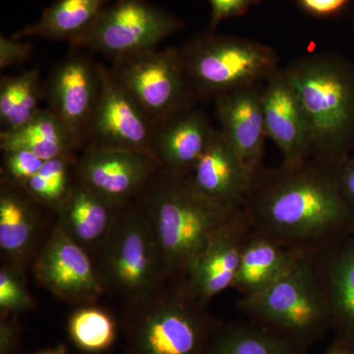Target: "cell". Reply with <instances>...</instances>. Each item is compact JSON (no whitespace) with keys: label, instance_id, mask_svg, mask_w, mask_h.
Segmentation results:
<instances>
[{"label":"cell","instance_id":"obj_30","mask_svg":"<svg viewBox=\"0 0 354 354\" xmlns=\"http://www.w3.org/2000/svg\"><path fill=\"white\" fill-rule=\"evenodd\" d=\"M46 160L26 150L2 152L1 181L22 186L43 167Z\"/></svg>","mask_w":354,"mask_h":354},{"label":"cell","instance_id":"obj_24","mask_svg":"<svg viewBox=\"0 0 354 354\" xmlns=\"http://www.w3.org/2000/svg\"><path fill=\"white\" fill-rule=\"evenodd\" d=\"M36 201L21 186L1 181L0 248L11 263L22 265L37 232Z\"/></svg>","mask_w":354,"mask_h":354},{"label":"cell","instance_id":"obj_19","mask_svg":"<svg viewBox=\"0 0 354 354\" xmlns=\"http://www.w3.org/2000/svg\"><path fill=\"white\" fill-rule=\"evenodd\" d=\"M312 257L332 329L339 337L354 339V234L312 252Z\"/></svg>","mask_w":354,"mask_h":354},{"label":"cell","instance_id":"obj_21","mask_svg":"<svg viewBox=\"0 0 354 354\" xmlns=\"http://www.w3.org/2000/svg\"><path fill=\"white\" fill-rule=\"evenodd\" d=\"M118 209L75 179L55 211L57 225L86 250H95L109 234Z\"/></svg>","mask_w":354,"mask_h":354},{"label":"cell","instance_id":"obj_9","mask_svg":"<svg viewBox=\"0 0 354 354\" xmlns=\"http://www.w3.org/2000/svg\"><path fill=\"white\" fill-rule=\"evenodd\" d=\"M183 27V21L148 0H113L93 27L70 46L115 58L153 50Z\"/></svg>","mask_w":354,"mask_h":354},{"label":"cell","instance_id":"obj_11","mask_svg":"<svg viewBox=\"0 0 354 354\" xmlns=\"http://www.w3.org/2000/svg\"><path fill=\"white\" fill-rule=\"evenodd\" d=\"M160 169L150 153L84 147L74 174L79 183L121 209L136 199Z\"/></svg>","mask_w":354,"mask_h":354},{"label":"cell","instance_id":"obj_18","mask_svg":"<svg viewBox=\"0 0 354 354\" xmlns=\"http://www.w3.org/2000/svg\"><path fill=\"white\" fill-rule=\"evenodd\" d=\"M215 128L196 106L183 109L156 124L152 155L160 169L190 176L206 151Z\"/></svg>","mask_w":354,"mask_h":354},{"label":"cell","instance_id":"obj_3","mask_svg":"<svg viewBox=\"0 0 354 354\" xmlns=\"http://www.w3.org/2000/svg\"><path fill=\"white\" fill-rule=\"evenodd\" d=\"M285 71L301 102L312 157L339 162L354 152V64L319 53L291 62Z\"/></svg>","mask_w":354,"mask_h":354},{"label":"cell","instance_id":"obj_31","mask_svg":"<svg viewBox=\"0 0 354 354\" xmlns=\"http://www.w3.org/2000/svg\"><path fill=\"white\" fill-rule=\"evenodd\" d=\"M261 1L262 0H208L211 6L209 32H215L223 21L243 16L251 7Z\"/></svg>","mask_w":354,"mask_h":354},{"label":"cell","instance_id":"obj_10","mask_svg":"<svg viewBox=\"0 0 354 354\" xmlns=\"http://www.w3.org/2000/svg\"><path fill=\"white\" fill-rule=\"evenodd\" d=\"M156 124L116 80L111 68L100 64L99 95L86 130L84 147L152 155Z\"/></svg>","mask_w":354,"mask_h":354},{"label":"cell","instance_id":"obj_37","mask_svg":"<svg viewBox=\"0 0 354 354\" xmlns=\"http://www.w3.org/2000/svg\"><path fill=\"white\" fill-rule=\"evenodd\" d=\"M34 354H68L64 346H57L55 348L44 349Z\"/></svg>","mask_w":354,"mask_h":354},{"label":"cell","instance_id":"obj_35","mask_svg":"<svg viewBox=\"0 0 354 354\" xmlns=\"http://www.w3.org/2000/svg\"><path fill=\"white\" fill-rule=\"evenodd\" d=\"M339 176L342 189L354 208V155L348 156L339 162Z\"/></svg>","mask_w":354,"mask_h":354},{"label":"cell","instance_id":"obj_33","mask_svg":"<svg viewBox=\"0 0 354 354\" xmlns=\"http://www.w3.org/2000/svg\"><path fill=\"white\" fill-rule=\"evenodd\" d=\"M20 324L16 316L1 317L0 321V354H14L19 348Z\"/></svg>","mask_w":354,"mask_h":354},{"label":"cell","instance_id":"obj_26","mask_svg":"<svg viewBox=\"0 0 354 354\" xmlns=\"http://www.w3.org/2000/svg\"><path fill=\"white\" fill-rule=\"evenodd\" d=\"M44 97V86L38 70L0 79V127L1 132L13 131L32 120Z\"/></svg>","mask_w":354,"mask_h":354},{"label":"cell","instance_id":"obj_4","mask_svg":"<svg viewBox=\"0 0 354 354\" xmlns=\"http://www.w3.org/2000/svg\"><path fill=\"white\" fill-rule=\"evenodd\" d=\"M183 281H169L152 297L124 304L127 354H205L220 324Z\"/></svg>","mask_w":354,"mask_h":354},{"label":"cell","instance_id":"obj_16","mask_svg":"<svg viewBox=\"0 0 354 354\" xmlns=\"http://www.w3.org/2000/svg\"><path fill=\"white\" fill-rule=\"evenodd\" d=\"M264 84L237 88L215 100L221 132L253 174L264 167L268 138L262 102Z\"/></svg>","mask_w":354,"mask_h":354},{"label":"cell","instance_id":"obj_1","mask_svg":"<svg viewBox=\"0 0 354 354\" xmlns=\"http://www.w3.org/2000/svg\"><path fill=\"white\" fill-rule=\"evenodd\" d=\"M339 162L311 157L262 167L243 207L251 227L307 253L354 234V208L342 189Z\"/></svg>","mask_w":354,"mask_h":354},{"label":"cell","instance_id":"obj_22","mask_svg":"<svg viewBox=\"0 0 354 354\" xmlns=\"http://www.w3.org/2000/svg\"><path fill=\"white\" fill-rule=\"evenodd\" d=\"M1 152L29 151L41 160L74 157L83 149L82 143L72 134L50 109H41L31 120L13 131L0 132Z\"/></svg>","mask_w":354,"mask_h":354},{"label":"cell","instance_id":"obj_39","mask_svg":"<svg viewBox=\"0 0 354 354\" xmlns=\"http://www.w3.org/2000/svg\"><path fill=\"white\" fill-rule=\"evenodd\" d=\"M354 25V24H353Z\"/></svg>","mask_w":354,"mask_h":354},{"label":"cell","instance_id":"obj_23","mask_svg":"<svg viewBox=\"0 0 354 354\" xmlns=\"http://www.w3.org/2000/svg\"><path fill=\"white\" fill-rule=\"evenodd\" d=\"M113 0H55L37 22L23 28L13 38H44L67 41L76 39L93 27L102 11Z\"/></svg>","mask_w":354,"mask_h":354},{"label":"cell","instance_id":"obj_6","mask_svg":"<svg viewBox=\"0 0 354 354\" xmlns=\"http://www.w3.org/2000/svg\"><path fill=\"white\" fill-rule=\"evenodd\" d=\"M237 308L251 321L308 348L332 329L329 307L311 253L271 286L241 297Z\"/></svg>","mask_w":354,"mask_h":354},{"label":"cell","instance_id":"obj_13","mask_svg":"<svg viewBox=\"0 0 354 354\" xmlns=\"http://www.w3.org/2000/svg\"><path fill=\"white\" fill-rule=\"evenodd\" d=\"M100 90V64L80 51L55 65L44 86L48 109L82 143Z\"/></svg>","mask_w":354,"mask_h":354},{"label":"cell","instance_id":"obj_8","mask_svg":"<svg viewBox=\"0 0 354 354\" xmlns=\"http://www.w3.org/2000/svg\"><path fill=\"white\" fill-rule=\"evenodd\" d=\"M111 71L156 123L199 102L180 48H153L115 57Z\"/></svg>","mask_w":354,"mask_h":354},{"label":"cell","instance_id":"obj_12","mask_svg":"<svg viewBox=\"0 0 354 354\" xmlns=\"http://www.w3.org/2000/svg\"><path fill=\"white\" fill-rule=\"evenodd\" d=\"M35 278L53 295L77 306L95 304L106 292L88 251L57 225L39 254Z\"/></svg>","mask_w":354,"mask_h":354},{"label":"cell","instance_id":"obj_28","mask_svg":"<svg viewBox=\"0 0 354 354\" xmlns=\"http://www.w3.org/2000/svg\"><path fill=\"white\" fill-rule=\"evenodd\" d=\"M77 156L46 160L39 172L21 187L38 204L57 211L75 183Z\"/></svg>","mask_w":354,"mask_h":354},{"label":"cell","instance_id":"obj_29","mask_svg":"<svg viewBox=\"0 0 354 354\" xmlns=\"http://www.w3.org/2000/svg\"><path fill=\"white\" fill-rule=\"evenodd\" d=\"M35 301L26 286L22 266L8 263L0 270V314L16 316L34 308Z\"/></svg>","mask_w":354,"mask_h":354},{"label":"cell","instance_id":"obj_7","mask_svg":"<svg viewBox=\"0 0 354 354\" xmlns=\"http://www.w3.org/2000/svg\"><path fill=\"white\" fill-rule=\"evenodd\" d=\"M180 53L199 102L264 84L279 69L278 53L271 46L215 32L190 39L180 48Z\"/></svg>","mask_w":354,"mask_h":354},{"label":"cell","instance_id":"obj_34","mask_svg":"<svg viewBox=\"0 0 354 354\" xmlns=\"http://www.w3.org/2000/svg\"><path fill=\"white\" fill-rule=\"evenodd\" d=\"M349 0H298L305 12L317 17H329L342 12Z\"/></svg>","mask_w":354,"mask_h":354},{"label":"cell","instance_id":"obj_20","mask_svg":"<svg viewBox=\"0 0 354 354\" xmlns=\"http://www.w3.org/2000/svg\"><path fill=\"white\" fill-rule=\"evenodd\" d=\"M306 253L252 228L242 247L241 264L232 288L241 297L259 293L285 277Z\"/></svg>","mask_w":354,"mask_h":354},{"label":"cell","instance_id":"obj_5","mask_svg":"<svg viewBox=\"0 0 354 354\" xmlns=\"http://www.w3.org/2000/svg\"><path fill=\"white\" fill-rule=\"evenodd\" d=\"M94 251L104 291L124 304L152 297L169 283L150 221L136 200L118 209L109 234Z\"/></svg>","mask_w":354,"mask_h":354},{"label":"cell","instance_id":"obj_2","mask_svg":"<svg viewBox=\"0 0 354 354\" xmlns=\"http://www.w3.org/2000/svg\"><path fill=\"white\" fill-rule=\"evenodd\" d=\"M155 234L167 281H183L212 237L241 211L202 195L189 176L160 169L137 196Z\"/></svg>","mask_w":354,"mask_h":354},{"label":"cell","instance_id":"obj_14","mask_svg":"<svg viewBox=\"0 0 354 354\" xmlns=\"http://www.w3.org/2000/svg\"><path fill=\"white\" fill-rule=\"evenodd\" d=\"M243 209L212 237L183 281L203 304L232 288L241 264L242 247L251 232Z\"/></svg>","mask_w":354,"mask_h":354},{"label":"cell","instance_id":"obj_17","mask_svg":"<svg viewBox=\"0 0 354 354\" xmlns=\"http://www.w3.org/2000/svg\"><path fill=\"white\" fill-rule=\"evenodd\" d=\"M254 174L221 130L215 129L189 178L194 187L212 202L225 209L241 211Z\"/></svg>","mask_w":354,"mask_h":354},{"label":"cell","instance_id":"obj_32","mask_svg":"<svg viewBox=\"0 0 354 354\" xmlns=\"http://www.w3.org/2000/svg\"><path fill=\"white\" fill-rule=\"evenodd\" d=\"M32 55V44L24 39L0 36V69L25 64Z\"/></svg>","mask_w":354,"mask_h":354},{"label":"cell","instance_id":"obj_25","mask_svg":"<svg viewBox=\"0 0 354 354\" xmlns=\"http://www.w3.org/2000/svg\"><path fill=\"white\" fill-rule=\"evenodd\" d=\"M306 349L250 320L218 325L205 354H305Z\"/></svg>","mask_w":354,"mask_h":354},{"label":"cell","instance_id":"obj_15","mask_svg":"<svg viewBox=\"0 0 354 354\" xmlns=\"http://www.w3.org/2000/svg\"><path fill=\"white\" fill-rule=\"evenodd\" d=\"M262 102L268 138L278 146L283 164H297L311 158L308 122L285 68H279L266 81Z\"/></svg>","mask_w":354,"mask_h":354},{"label":"cell","instance_id":"obj_36","mask_svg":"<svg viewBox=\"0 0 354 354\" xmlns=\"http://www.w3.org/2000/svg\"><path fill=\"white\" fill-rule=\"evenodd\" d=\"M325 354H354V339L337 335Z\"/></svg>","mask_w":354,"mask_h":354},{"label":"cell","instance_id":"obj_38","mask_svg":"<svg viewBox=\"0 0 354 354\" xmlns=\"http://www.w3.org/2000/svg\"><path fill=\"white\" fill-rule=\"evenodd\" d=\"M353 155H354V152H353Z\"/></svg>","mask_w":354,"mask_h":354},{"label":"cell","instance_id":"obj_27","mask_svg":"<svg viewBox=\"0 0 354 354\" xmlns=\"http://www.w3.org/2000/svg\"><path fill=\"white\" fill-rule=\"evenodd\" d=\"M68 334L83 351L100 353L108 351L118 335V324L111 314L95 304L80 306L68 321Z\"/></svg>","mask_w":354,"mask_h":354}]
</instances>
